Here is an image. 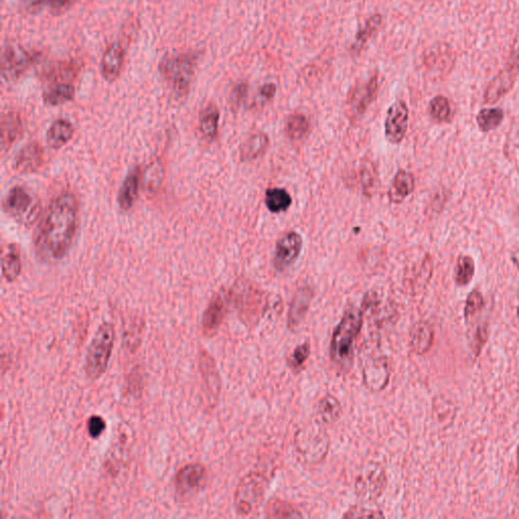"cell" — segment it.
I'll list each match as a JSON object with an SVG mask.
<instances>
[{
	"label": "cell",
	"mask_w": 519,
	"mask_h": 519,
	"mask_svg": "<svg viewBox=\"0 0 519 519\" xmlns=\"http://www.w3.org/2000/svg\"><path fill=\"white\" fill-rule=\"evenodd\" d=\"M239 317L247 326H254L265 315L267 299L261 290L249 284L239 285L234 292Z\"/></svg>",
	"instance_id": "obj_7"
},
{
	"label": "cell",
	"mask_w": 519,
	"mask_h": 519,
	"mask_svg": "<svg viewBox=\"0 0 519 519\" xmlns=\"http://www.w3.org/2000/svg\"><path fill=\"white\" fill-rule=\"evenodd\" d=\"M485 301L482 293L479 290H473L467 296L465 306V317L469 319L480 313L484 308Z\"/></svg>",
	"instance_id": "obj_40"
},
{
	"label": "cell",
	"mask_w": 519,
	"mask_h": 519,
	"mask_svg": "<svg viewBox=\"0 0 519 519\" xmlns=\"http://www.w3.org/2000/svg\"><path fill=\"white\" fill-rule=\"evenodd\" d=\"M219 112L216 106L209 105L200 116V131L205 137L213 138L218 131Z\"/></svg>",
	"instance_id": "obj_37"
},
{
	"label": "cell",
	"mask_w": 519,
	"mask_h": 519,
	"mask_svg": "<svg viewBox=\"0 0 519 519\" xmlns=\"http://www.w3.org/2000/svg\"><path fill=\"white\" fill-rule=\"evenodd\" d=\"M78 71H80V67L78 65L73 63V62H63V63L57 65L55 66L50 73H48V78H51L53 80H61V82H67V80H73L76 75H77ZM60 82V84H61ZM68 84V82H67Z\"/></svg>",
	"instance_id": "obj_39"
},
{
	"label": "cell",
	"mask_w": 519,
	"mask_h": 519,
	"mask_svg": "<svg viewBox=\"0 0 519 519\" xmlns=\"http://www.w3.org/2000/svg\"><path fill=\"white\" fill-rule=\"evenodd\" d=\"M414 189H415V179L413 174L400 170L396 174L393 184L389 188V201L395 204H399L413 193Z\"/></svg>",
	"instance_id": "obj_22"
},
{
	"label": "cell",
	"mask_w": 519,
	"mask_h": 519,
	"mask_svg": "<svg viewBox=\"0 0 519 519\" xmlns=\"http://www.w3.org/2000/svg\"><path fill=\"white\" fill-rule=\"evenodd\" d=\"M125 62V50L120 43H112L105 51L100 63V73L108 82L119 77Z\"/></svg>",
	"instance_id": "obj_16"
},
{
	"label": "cell",
	"mask_w": 519,
	"mask_h": 519,
	"mask_svg": "<svg viewBox=\"0 0 519 519\" xmlns=\"http://www.w3.org/2000/svg\"><path fill=\"white\" fill-rule=\"evenodd\" d=\"M75 89L70 84H55L44 93V100L49 106H59L75 98Z\"/></svg>",
	"instance_id": "obj_32"
},
{
	"label": "cell",
	"mask_w": 519,
	"mask_h": 519,
	"mask_svg": "<svg viewBox=\"0 0 519 519\" xmlns=\"http://www.w3.org/2000/svg\"><path fill=\"white\" fill-rule=\"evenodd\" d=\"M364 384L371 391H379L386 388L389 379L388 362L384 358L373 360L363 370Z\"/></svg>",
	"instance_id": "obj_19"
},
{
	"label": "cell",
	"mask_w": 519,
	"mask_h": 519,
	"mask_svg": "<svg viewBox=\"0 0 519 519\" xmlns=\"http://www.w3.org/2000/svg\"><path fill=\"white\" fill-rule=\"evenodd\" d=\"M277 86L276 84L269 82V84H265L264 86L260 87L259 89V98L261 102H269L276 95Z\"/></svg>",
	"instance_id": "obj_45"
},
{
	"label": "cell",
	"mask_w": 519,
	"mask_h": 519,
	"mask_svg": "<svg viewBox=\"0 0 519 519\" xmlns=\"http://www.w3.org/2000/svg\"><path fill=\"white\" fill-rule=\"evenodd\" d=\"M266 516L270 518H303V514L290 503L281 499H272L266 507Z\"/></svg>",
	"instance_id": "obj_35"
},
{
	"label": "cell",
	"mask_w": 519,
	"mask_h": 519,
	"mask_svg": "<svg viewBox=\"0 0 519 519\" xmlns=\"http://www.w3.org/2000/svg\"><path fill=\"white\" fill-rule=\"evenodd\" d=\"M518 68V64L511 65L501 71L488 86L484 95L485 102L488 104H493L509 93L516 82Z\"/></svg>",
	"instance_id": "obj_14"
},
{
	"label": "cell",
	"mask_w": 519,
	"mask_h": 519,
	"mask_svg": "<svg viewBox=\"0 0 519 519\" xmlns=\"http://www.w3.org/2000/svg\"><path fill=\"white\" fill-rule=\"evenodd\" d=\"M382 24V17L379 13H375L373 17H370V19H368L364 26L358 31L354 43L351 46V51L353 53H359L364 48V46L368 44L369 40L379 31Z\"/></svg>",
	"instance_id": "obj_28"
},
{
	"label": "cell",
	"mask_w": 519,
	"mask_h": 519,
	"mask_svg": "<svg viewBox=\"0 0 519 519\" xmlns=\"http://www.w3.org/2000/svg\"><path fill=\"white\" fill-rule=\"evenodd\" d=\"M379 75L371 76L368 82L358 84L349 97V107L354 117L363 115L379 93Z\"/></svg>",
	"instance_id": "obj_12"
},
{
	"label": "cell",
	"mask_w": 519,
	"mask_h": 519,
	"mask_svg": "<svg viewBox=\"0 0 519 519\" xmlns=\"http://www.w3.org/2000/svg\"><path fill=\"white\" fill-rule=\"evenodd\" d=\"M303 239L296 232H290L284 234L276 245L275 250V268L278 271L287 269L292 265L303 250Z\"/></svg>",
	"instance_id": "obj_11"
},
{
	"label": "cell",
	"mask_w": 519,
	"mask_h": 519,
	"mask_svg": "<svg viewBox=\"0 0 519 519\" xmlns=\"http://www.w3.org/2000/svg\"><path fill=\"white\" fill-rule=\"evenodd\" d=\"M268 479L261 472H250L243 476L234 493V506L241 516L258 509L267 488Z\"/></svg>",
	"instance_id": "obj_5"
},
{
	"label": "cell",
	"mask_w": 519,
	"mask_h": 519,
	"mask_svg": "<svg viewBox=\"0 0 519 519\" xmlns=\"http://www.w3.org/2000/svg\"><path fill=\"white\" fill-rule=\"evenodd\" d=\"M363 315L361 310L350 308L346 310L336 328L331 342V358L342 370H349L353 362L355 340L361 331Z\"/></svg>",
	"instance_id": "obj_2"
},
{
	"label": "cell",
	"mask_w": 519,
	"mask_h": 519,
	"mask_svg": "<svg viewBox=\"0 0 519 519\" xmlns=\"http://www.w3.org/2000/svg\"><path fill=\"white\" fill-rule=\"evenodd\" d=\"M504 112L499 108L483 109L476 115V124L482 132H490L500 126Z\"/></svg>",
	"instance_id": "obj_36"
},
{
	"label": "cell",
	"mask_w": 519,
	"mask_h": 519,
	"mask_svg": "<svg viewBox=\"0 0 519 519\" xmlns=\"http://www.w3.org/2000/svg\"><path fill=\"white\" fill-rule=\"evenodd\" d=\"M386 485V471L379 465L370 464L358 476L355 491L362 500L373 501L382 495Z\"/></svg>",
	"instance_id": "obj_8"
},
{
	"label": "cell",
	"mask_w": 519,
	"mask_h": 519,
	"mask_svg": "<svg viewBox=\"0 0 519 519\" xmlns=\"http://www.w3.org/2000/svg\"><path fill=\"white\" fill-rule=\"evenodd\" d=\"M21 272V255L15 246H10L2 259V274L6 281L13 282L19 278Z\"/></svg>",
	"instance_id": "obj_30"
},
{
	"label": "cell",
	"mask_w": 519,
	"mask_h": 519,
	"mask_svg": "<svg viewBox=\"0 0 519 519\" xmlns=\"http://www.w3.org/2000/svg\"><path fill=\"white\" fill-rule=\"evenodd\" d=\"M265 204L272 213H281L289 209L292 204V196L285 189L272 188L266 191Z\"/></svg>",
	"instance_id": "obj_29"
},
{
	"label": "cell",
	"mask_w": 519,
	"mask_h": 519,
	"mask_svg": "<svg viewBox=\"0 0 519 519\" xmlns=\"http://www.w3.org/2000/svg\"><path fill=\"white\" fill-rule=\"evenodd\" d=\"M200 368L212 399L217 400L220 393V377L217 373L213 359L204 351L202 352V356L200 357Z\"/></svg>",
	"instance_id": "obj_27"
},
{
	"label": "cell",
	"mask_w": 519,
	"mask_h": 519,
	"mask_svg": "<svg viewBox=\"0 0 519 519\" xmlns=\"http://www.w3.org/2000/svg\"><path fill=\"white\" fill-rule=\"evenodd\" d=\"M384 518V514L375 510L364 509V507L354 506L344 514V518Z\"/></svg>",
	"instance_id": "obj_43"
},
{
	"label": "cell",
	"mask_w": 519,
	"mask_h": 519,
	"mask_svg": "<svg viewBox=\"0 0 519 519\" xmlns=\"http://www.w3.org/2000/svg\"><path fill=\"white\" fill-rule=\"evenodd\" d=\"M511 258L512 261H513L514 265H516L519 269V250H516V252L512 254Z\"/></svg>",
	"instance_id": "obj_48"
},
{
	"label": "cell",
	"mask_w": 519,
	"mask_h": 519,
	"mask_svg": "<svg viewBox=\"0 0 519 519\" xmlns=\"http://www.w3.org/2000/svg\"><path fill=\"white\" fill-rule=\"evenodd\" d=\"M33 205V197L24 188L15 187L4 200V209L10 216H24Z\"/></svg>",
	"instance_id": "obj_21"
},
{
	"label": "cell",
	"mask_w": 519,
	"mask_h": 519,
	"mask_svg": "<svg viewBox=\"0 0 519 519\" xmlns=\"http://www.w3.org/2000/svg\"><path fill=\"white\" fill-rule=\"evenodd\" d=\"M30 63V56L21 47L10 46L2 54V73L8 78L19 77Z\"/></svg>",
	"instance_id": "obj_15"
},
{
	"label": "cell",
	"mask_w": 519,
	"mask_h": 519,
	"mask_svg": "<svg viewBox=\"0 0 519 519\" xmlns=\"http://www.w3.org/2000/svg\"><path fill=\"white\" fill-rule=\"evenodd\" d=\"M310 131V122L308 118L301 113H294L288 116L285 122V133L289 140H301Z\"/></svg>",
	"instance_id": "obj_33"
},
{
	"label": "cell",
	"mask_w": 519,
	"mask_h": 519,
	"mask_svg": "<svg viewBox=\"0 0 519 519\" xmlns=\"http://www.w3.org/2000/svg\"><path fill=\"white\" fill-rule=\"evenodd\" d=\"M75 135L73 125L68 120H56L47 131L46 140L51 149H61L73 140Z\"/></svg>",
	"instance_id": "obj_23"
},
{
	"label": "cell",
	"mask_w": 519,
	"mask_h": 519,
	"mask_svg": "<svg viewBox=\"0 0 519 519\" xmlns=\"http://www.w3.org/2000/svg\"><path fill=\"white\" fill-rule=\"evenodd\" d=\"M207 480V471L198 462L186 465L178 472L174 480L176 494L183 498H189L204 486Z\"/></svg>",
	"instance_id": "obj_9"
},
{
	"label": "cell",
	"mask_w": 519,
	"mask_h": 519,
	"mask_svg": "<svg viewBox=\"0 0 519 519\" xmlns=\"http://www.w3.org/2000/svg\"><path fill=\"white\" fill-rule=\"evenodd\" d=\"M317 413H319L322 422L326 423V424H333L341 417V404L334 396H324L323 399L319 400Z\"/></svg>",
	"instance_id": "obj_31"
},
{
	"label": "cell",
	"mask_w": 519,
	"mask_h": 519,
	"mask_svg": "<svg viewBox=\"0 0 519 519\" xmlns=\"http://www.w3.org/2000/svg\"><path fill=\"white\" fill-rule=\"evenodd\" d=\"M115 342V330L113 324L103 323L91 340L86 357L84 370L87 379H100L108 368L110 358L113 352Z\"/></svg>",
	"instance_id": "obj_3"
},
{
	"label": "cell",
	"mask_w": 519,
	"mask_h": 519,
	"mask_svg": "<svg viewBox=\"0 0 519 519\" xmlns=\"http://www.w3.org/2000/svg\"><path fill=\"white\" fill-rule=\"evenodd\" d=\"M77 201L69 192L56 197L49 206L42 223L40 241L52 258H62L70 249L77 225Z\"/></svg>",
	"instance_id": "obj_1"
},
{
	"label": "cell",
	"mask_w": 519,
	"mask_h": 519,
	"mask_svg": "<svg viewBox=\"0 0 519 519\" xmlns=\"http://www.w3.org/2000/svg\"><path fill=\"white\" fill-rule=\"evenodd\" d=\"M313 297H314V292L310 287L301 288L296 292L290 306L289 313H288L287 324L290 330L295 331L303 324L310 310Z\"/></svg>",
	"instance_id": "obj_18"
},
{
	"label": "cell",
	"mask_w": 519,
	"mask_h": 519,
	"mask_svg": "<svg viewBox=\"0 0 519 519\" xmlns=\"http://www.w3.org/2000/svg\"><path fill=\"white\" fill-rule=\"evenodd\" d=\"M310 355V345L308 342H306V343L301 344V345L297 346L295 348L292 356L288 358V364H289L290 368L294 369V370H297V369L303 368V364L306 363Z\"/></svg>",
	"instance_id": "obj_41"
},
{
	"label": "cell",
	"mask_w": 519,
	"mask_h": 519,
	"mask_svg": "<svg viewBox=\"0 0 519 519\" xmlns=\"http://www.w3.org/2000/svg\"><path fill=\"white\" fill-rule=\"evenodd\" d=\"M43 1L44 0H30V2L33 4V6H40V4H41Z\"/></svg>",
	"instance_id": "obj_49"
},
{
	"label": "cell",
	"mask_w": 519,
	"mask_h": 519,
	"mask_svg": "<svg viewBox=\"0 0 519 519\" xmlns=\"http://www.w3.org/2000/svg\"><path fill=\"white\" fill-rule=\"evenodd\" d=\"M48 1L53 10H61L68 8L73 3V0H48Z\"/></svg>",
	"instance_id": "obj_47"
},
{
	"label": "cell",
	"mask_w": 519,
	"mask_h": 519,
	"mask_svg": "<svg viewBox=\"0 0 519 519\" xmlns=\"http://www.w3.org/2000/svg\"><path fill=\"white\" fill-rule=\"evenodd\" d=\"M408 125V106L404 100H397L389 107L384 121V134L386 140L393 144H399L406 136Z\"/></svg>",
	"instance_id": "obj_10"
},
{
	"label": "cell",
	"mask_w": 519,
	"mask_h": 519,
	"mask_svg": "<svg viewBox=\"0 0 519 519\" xmlns=\"http://www.w3.org/2000/svg\"><path fill=\"white\" fill-rule=\"evenodd\" d=\"M197 56L181 54L165 58L160 63V73L171 84L174 93L185 96L189 91L196 67Z\"/></svg>",
	"instance_id": "obj_4"
},
{
	"label": "cell",
	"mask_w": 519,
	"mask_h": 519,
	"mask_svg": "<svg viewBox=\"0 0 519 519\" xmlns=\"http://www.w3.org/2000/svg\"><path fill=\"white\" fill-rule=\"evenodd\" d=\"M44 160V151L41 145L32 142L22 147L15 156L13 167L17 173L29 174L37 171Z\"/></svg>",
	"instance_id": "obj_17"
},
{
	"label": "cell",
	"mask_w": 519,
	"mask_h": 519,
	"mask_svg": "<svg viewBox=\"0 0 519 519\" xmlns=\"http://www.w3.org/2000/svg\"><path fill=\"white\" fill-rule=\"evenodd\" d=\"M140 171L138 167L132 170L123 182L118 196L121 209L129 210L135 202L140 190Z\"/></svg>",
	"instance_id": "obj_24"
},
{
	"label": "cell",
	"mask_w": 519,
	"mask_h": 519,
	"mask_svg": "<svg viewBox=\"0 0 519 519\" xmlns=\"http://www.w3.org/2000/svg\"><path fill=\"white\" fill-rule=\"evenodd\" d=\"M22 130L21 117L17 113L4 114L1 119V149L6 151L21 135Z\"/></svg>",
	"instance_id": "obj_25"
},
{
	"label": "cell",
	"mask_w": 519,
	"mask_h": 519,
	"mask_svg": "<svg viewBox=\"0 0 519 519\" xmlns=\"http://www.w3.org/2000/svg\"><path fill=\"white\" fill-rule=\"evenodd\" d=\"M428 112L435 122L444 123L451 120V107L449 98L444 96H436L429 103Z\"/></svg>",
	"instance_id": "obj_38"
},
{
	"label": "cell",
	"mask_w": 519,
	"mask_h": 519,
	"mask_svg": "<svg viewBox=\"0 0 519 519\" xmlns=\"http://www.w3.org/2000/svg\"><path fill=\"white\" fill-rule=\"evenodd\" d=\"M227 312V296L223 293H217L211 299L204 315H203V333L207 337H213L220 328Z\"/></svg>",
	"instance_id": "obj_13"
},
{
	"label": "cell",
	"mask_w": 519,
	"mask_h": 519,
	"mask_svg": "<svg viewBox=\"0 0 519 519\" xmlns=\"http://www.w3.org/2000/svg\"><path fill=\"white\" fill-rule=\"evenodd\" d=\"M270 140L267 134L258 133L252 134L247 140L245 141L241 147V158L245 162L257 160L260 156H263L264 152L267 151L269 147Z\"/></svg>",
	"instance_id": "obj_26"
},
{
	"label": "cell",
	"mask_w": 519,
	"mask_h": 519,
	"mask_svg": "<svg viewBox=\"0 0 519 519\" xmlns=\"http://www.w3.org/2000/svg\"><path fill=\"white\" fill-rule=\"evenodd\" d=\"M487 341V329L486 326H480L476 329L475 336H474L473 351L476 356H478L482 350L483 346Z\"/></svg>",
	"instance_id": "obj_44"
},
{
	"label": "cell",
	"mask_w": 519,
	"mask_h": 519,
	"mask_svg": "<svg viewBox=\"0 0 519 519\" xmlns=\"http://www.w3.org/2000/svg\"><path fill=\"white\" fill-rule=\"evenodd\" d=\"M87 433L91 438H98L106 429V421L100 416L93 415L87 421Z\"/></svg>",
	"instance_id": "obj_42"
},
{
	"label": "cell",
	"mask_w": 519,
	"mask_h": 519,
	"mask_svg": "<svg viewBox=\"0 0 519 519\" xmlns=\"http://www.w3.org/2000/svg\"><path fill=\"white\" fill-rule=\"evenodd\" d=\"M475 261L471 256L460 255L454 269V281L458 286H465L473 280L475 275Z\"/></svg>",
	"instance_id": "obj_34"
},
{
	"label": "cell",
	"mask_w": 519,
	"mask_h": 519,
	"mask_svg": "<svg viewBox=\"0 0 519 519\" xmlns=\"http://www.w3.org/2000/svg\"><path fill=\"white\" fill-rule=\"evenodd\" d=\"M295 449L308 464H319L330 449L328 434L317 425H310L295 435Z\"/></svg>",
	"instance_id": "obj_6"
},
{
	"label": "cell",
	"mask_w": 519,
	"mask_h": 519,
	"mask_svg": "<svg viewBox=\"0 0 519 519\" xmlns=\"http://www.w3.org/2000/svg\"><path fill=\"white\" fill-rule=\"evenodd\" d=\"M518 321H519V306L518 308Z\"/></svg>",
	"instance_id": "obj_51"
},
{
	"label": "cell",
	"mask_w": 519,
	"mask_h": 519,
	"mask_svg": "<svg viewBox=\"0 0 519 519\" xmlns=\"http://www.w3.org/2000/svg\"><path fill=\"white\" fill-rule=\"evenodd\" d=\"M516 474H518V480H519V444L518 447V469H516Z\"/></svg>",
	"instance_id": "obj_50"
},
{
	"label": "cell",
	"mask_w": 519,
	"mask_h": 519,
	"mask_svg": "<svg viewBox=\"0 0 519 519\" xmlns=\"http://www.w3.org/2000/svg\"><path fill=\"white\" fill-rule=\"evenodd\" d=\"M248 86L246 84H239L238 86L234 87V91H232V100L234 104H239L247 93Z\"/></svg>",
	"instance_id": "obj_46"
},
{
	"label": "cell",
	"mask_w": 519,
	"mask_h": 519,
	"mask_svg": "<svg viewBox=\"0 0 519 519\" xmlns=\"http://www.w3.org/2000/svg\"><path fill=\"white\" fill-rule=\"evenodd\" d=\"M434 331L433 326L426 322H419L412 328L410 333V347L417 355H425L433 348Z\"/></svg>",
	"instance_id": "obj_20"
},
{
	"label": "cell",
	"mask_w": 519,
	"mask_h": 519,
	"mask_svg": "<svg viewBox=\"0 0 519 519\" xmlns=\"http://www.w3.org/2000/svg\"><path fill=\"white\" fill-rule=\"evenodd\" d=\"M518 214H519V211H518Z\"/></svg>",
	"instance_id": "obj_52"
}]
</instances>
